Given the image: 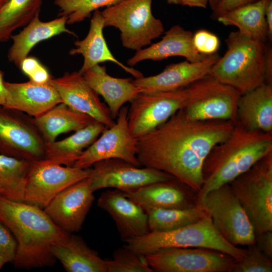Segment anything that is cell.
Returning a JSON list of instances; mask_svg holds the SVG:
<instances>
[{
  "mask_svg": "<svg viewBox=\"0 0 272 272\" xmlns=\"http://www.w3.org/2000/svg\"><path fill=\"white\" fill-rule=\"evenodd\" d=\"M128 110L127 107H121L114 125L105 128L100 138L83 151L73 167L87 169L97 162L108 159H121L141 166L137 156V139L128 129Z\"/></svg>",
  "mask_w": 272,
  "mask_h": 272,
  "instance_id": "obj_14",
  "label": "cell"
},
{
  "mask_svg": "<svg viewBox=\"0 0 272 272\" xmlns=\"http://www.w3.org/2000/svg\"><path fill=\"white\" fill-rule=\"evenodd\" d=\"M258 1L259 0H222L213 11L212 17L216 19L219 15L225 12Z\"/></svg>",
  "mask_w": 272,
  "mask_h": 272,
  "instance_id": "obj_39",
  "label": "cell"
},
{
  "mask_svg": "<svg viewBox=\"0 0 272 272\" xmlns=\"http://www.w3.org/2000/svg\"><path fill=\"white\" fill-rule=\"evenodd\" d=\"M216 52L195 62L187 60L167 65L160 73L133 80L141 92L169 91L186 87L210 75L213 66L220 58Z\"/></svg>",
  "mask_w": 272,
  "mask_h": 272,
  "instance_id": "obj_18",
  "label": "cell"
},
{
  "mask_svg": "<svg viewBox=\"0 0 272 272\" xmlns=\"http://www.w3.org/2000/svg\"><path fill=\"white\" fill-rule=\"evenodd\" d=\"M255 245L267 257L272 258V231L255 235Z\"/></svg>",
  "mask_w": 272,
  "mask_h": 272,
  "instance_id": "obj_40",
  "label": "cell"
},
{
  "mask_svg": "<svg viewBox=\"0 0 272 272\" xmlns=\"http://www.w3.org/2000/svg\"><path fill=\"white\" fill-rule=\"evenodd\" d=\"M152 0H123L101 13L104 26L117 28L123 47L139 50L164 32L162 21L152 11Z\"/></svg>",
  "mask_w": 272,
  "mask_h": 272,
  "instance_id": "obj_7",
  "label": "cell"
},
{
  "mask_svg": "<svg viewBox=\"0 0 272 272\" xmlns=\"http://www.w3.org/2000/svg\"><path fill=\"white\" fill-rule=\"evenodd\" d=\"M208 0H180V5L190 7L206 8Z\"/></svg>",
  "mask_w": 272,
  "mask_h": 272,
  "instance_id": "obj_45",
  "label": "cell"
},
{
  "mask_svg": "<svg viewBox=\"0 0 272 272\" xmlns=\"http://www.w3.org/2000/svg\"><path fill=\"white\" fill-rule=\"evenodd\" d=\"M185 88L187 101L183 110L189 118L199 121L236 122L241 95L236 90L210 75Z\"/></svg>",
  "mask_w": 272,
  "mask_h": 272,
  "instance_id": "obj_9",
  "label": "cell"
},
{
  "mask_svg": "<svg viewBox=\"0 0 272 272\" xmlns=\"http://www.w3.org/2000/svg\"><path fill=\"white\" fill-rule=\"evenodd\" d=\"M93 165L89 178L94 192L107 188L129 190L150 183L176 179L162 171L146 167L141 168L118 159L101 160Z\"/></svg>",
  "mask_w": 272,
  "mask_h": 272,
  "instance_id": "obj_15",
  "label": "cell"
},
{
  "mask_svg": "<svg viewBox=\"0 0 272 272\" xmlns=\"http://www.w3.org/2000/svg\"><path fill=\"white\" fill-rule=\"evenodd\" d=\"M196 203L228 242L237 247L255 244L252 225L229 184L210 191Z\"/></svg>",
  "mask_w": 272,
  "mask_h": 272,
  "instance_id": "obj_8",
  "label": "cell"
},
{
  "mask_svg": "<svg viewBox=\"0 0 272 272\" xmlns=\"http://www.w3.org/2000/svg\"><path fill=\"white\" fill-rule=\"evenodd\" d=\"M192 43L199 53L208 55L216 53L219 47L220 41L215 34L201 29L193 34Z\"/></svg>",
  "mask_w": 272,
  "mask_h": 272,
  "instance_id": "obj_37",
  "label": "cell"
},
{
  "mask_svg": "<svg viewBox=\"0 0 272 272\" xmlns=\"http://www.w3.org/2000/svg\"><path fill=\"white\" fill-rule=\"evenodd\" d=\"M244 258L236 261L233 272H271V259L267 257L255 245L248 246Z\"/></svg>",
  "mask_w": 272,
  "mask_h": 272,
  "instance_id": "obj_36",
  "label": "cell"
},
{
  "mask_svg": "<svg viewBox=\"0 0 272 272\" xmlns=\"http://www.w3.org/2000/svg\"><path fill=\"white\" fill-rule=\"evenodd\" d=\"M229 184L246 212L255 235L272 231V152Z\"/></svg>",
  "mask_w": 272,
  "mask_h": 272,
  "instance_id": "obj_6",
  "label": "cell"
},
{
  "mask_svg": "<svg viewBox=\"0 0 272 272\" xmlns=\"http://www.w3.org/2000/svg\"><path fill=\"white\" fill-rule=\"evenodd\" d=\"M235 122L195 120L183 109L149 133L137 138L141 166L165 172L197 193L202 167L212 149L230 134Z\"/></svg>",
  "mask_w": 272,
  "mask_h": 272,
  "instance_id": "obj_1",
  "label": "cell"
},
{
  "mask_svg": "<svg viewBox=\"0 0 272 272\" xmlns=\"http://www.w3.org/2000/svg\"><path fill=\"white\" fill-rule=\"evenodd\" d=\"M112 259L106 260L107 272H153L145 256L123 246L113 253Z\"/></svg>",
  "mask_w": 272,
  "mask_h": 272,
  "instance_id": "obj_35",
  "label": "cell"
},
{
  "mask_svg": "<svg viewBox=\"0 0 272 272\" xmlns=\"http://www.w3.org/2000/svg\"><path fill=\"white\" fill-rule=\"evenodd\" d=\"M97 205L113 219L123 241L150 232L147 213L121 190L109 189L102 192Z\"/></svg>",
  "mask_w": 272,
  "mask_h": 272,
  "instance_id": "obj_19",
  "label": "cell"
},
{
  "mask_svg": "<svg viewBox=\"0 0 272 272\" xmlns=\"http://www.w3.org/2000/svg\"><path fill=\"white\" fill-rule=\"evenodd\" d=\"M49 82L58 93L63 103L73 109L87 114L107 127L114 125L110 110L79 72H65Z\"/></svg>",
  "mask_w": 272,
  "mask_h": 272,
  "instance_id": "obj_17",
  "label": "cell"
},
{
  "mask_svg": "<svg viewBox=\"0 0 272 272\" xmlns=\"http://www.w3.org/2000/svg\"><path fill=\"white\" fill-rule=\"evenodd\" d=\"M123 0H54L58 17L64 16L67 24L80 23L89 18L92 13L103 7H109Z\"/></svg>",
  "mask_w": 272,
  "mask_h": 272,
  "instance_id": "obj_34",
  "label": "cell"
},
{
  "mask_svg": "<svg viewBox=\"0 0 272 272\" xmlns=\"http://www.w3.org/2000/svg\"><path fill=\"white\" fill-rule=\"evenodd\" d=\"M187 101L186 88L169 91L141 92L130 101L129 131L138 138L153 131L183 109Z\"/></svg>",
  "mask_w": 272,
  "mask_h": 272,
  "instance_id": "obj_11",
  "label": "cell"
},
{
  "mask_svg": "<svg viewBox=\"0 0 272 272\" xmlns=\"http://www.w3.org/2000/svg\"><path fill=\"white\" fill-rule=\"evenodd\" d=\"M150 231H168L195 223L207 214L196 203L184 208L158 209L146 212Z\"/></svg>",
  "mask_w": 272,
  "mask_h": 272,
  "instance_id": "obj_32",
  "label": "cell"
},
{
  "mask_svg": "<svg viewBox=\"0 0 272 272\" xmlns=\"http://www.w3.org/2000/svg\"><path fill=\"white\" fill-rule=\"evenodd\" d=\"M269 0H259L219 15L216 19L225 26H233L242 34L264 42L268 37L265 8Z\"/></svg>",
  "mask_w": 272,
  "mask_h": 272,
  "instance_id": "obj_30",
  "label": "cell"
},
{
  "mask_svg": "<svg viewBox=\"0 0 272 272\" xmlns=\"http://www.w3.org/2000/svg\"><path fill=\"white\" fill-rule=\"evenodd\" d=\"M271 152L272 132L248 129L237 120L229 135L206 158L196 201L210 191L229 184Z\"/></svg>",
  "mask_w": 272,
  "mask_h": 272,
  "instance_id": "obj_3",
  "label": "cell"
},
{
  "mask_svg": "<svg viewBox=\"0 0 272 272\" xmlns=\"http://www.w3.org/2000/svg\"><path fill=\"white\" fill-rule=\"evenodd\" d=\"M154 271L233 272L236 260L204 248H167L144 256Z\"/></svg>",
  "mask_w": 272,
  "mask_h": 272,
  "instance_id": "obj_13",
  "label": "cell"
},
{
  "mask_svg": "<svg viewBox=\"0 0 272 272\" xmlns=\"http://www.w3.org/2000/svg\"><path fill=\"white\" fill-rule=\"evenodd\" d=\"M29 79L37 84H45L49 82L51 77L46 68L42 64Z\"/></svg>",
  "mask_w": 272,
  "mask_h": 272,
  "instance_id": "obj_42",
  "label": "cell"
},
{
  "mask_svg": "<svg viewBox=\"0 0 272 272\" xmlns=\"http://www.w3.org/2000/svg\"><path fill=\"white\" fill-rule=\"evenodd\" d=\"M227 50L211 69L210 75L241 95L265 82L267 47L238 31L225 40Z\"/></svg>",
  "mask_w": 272,
  "mask_h": 272,
  "instance_id": "obj_4",
  "label": "cell"
},
{
  "mask_svg": "<svg viewBox=\"0 0 272 272\" xmlns=\"http://www.w3.org/2000/svg\"><path fill=\"white\" fill-rule=\"evenodd\" d=\"M0 222L17 241L13 263L17 268L53 266L57 259L52 253L51 246L69 234L60 228L43 209L1 195Z\"/></svg>",
  "mask_w": 272,
  "mask_h": 272,
  "instance_id": "obj_2",
  "label": "cell"
},
{
  "mask_svg": "<svg viewBox=\"0 0 272 272\" xmlns=\"http://www.w3.org/2000/svg\"><path fill=\"white\" fill-rule=\"evenodd\" d=\"M30 162L0 154V186L2 196L12 200L24 201L27 174Z\"/></svg>",
  "mask_w": 272,
  "mask_h": 272,
  "instance_id": "obj_33",
  "label": "cell"
},
{
  "mask_svg": "<svg viewBox=\"0 0 272 272\" xmlns=\"http://www.w3.org/2000/svg\"><path fill=\"white\" fill-rule=\"evenodd\" d=\"M124 242V246L143 256L167 248L198 247L219 251L239 261L247 252L246 249L235 246L225 239L207 214L188 225L168 231H150Z\"/></svg>",
  "mask_w": 272,
  "mask_h": 272,
  "instance_id": "obj_5",
  "label": "cell"
},
{
  "mask_svg": "<svg viewBox=\"0 0 272 272\" xmlns=\"http://www.w3.org/2000/svg\"><path fill=\"white\" fill-rule=\"evenodd\" d=\"M6 263H7V262L5 259L0 254V270Z\"/></svg>",
  "mask_w": 272,
  "mask_h": 272,
  "instance_id": "obj_48",
  "label": "cell"
},
{
  "mask_svg": "<svg viewBox=\"0 0 272 272\" xmlns=\"http://www.w3.org/2000/svg\"><path fill=\"white\" fill-rule=\"evenodd\" d=\"M45 146L34 117L0 106V154L31 163L44 159Z\"/></svg>",
  "mask_w": 272,
  "mask_h": 272,
  "instance_id": "obj_10",
  "label": "cell"
},
{
  "mask_svg": "<svg viewBox=\"0 0 272 272\" xmlns=\"http://www.w3.org/2000/svg\"><path fill=\"white\" fill-rule=\"evenodd\" d=\"M192 33L179 25L172 26L159 41L136 51L127 61L132 67L146 60H161L172 56H182L186 60L198 62L208 55L199 53L192 43Z\"/></svg>",
  "mask_w": 272,
  "mask_h": 272,
  "instance_id": "obj_22",
  "label": "cell"
},
{
  "mask_svg": "<svg viewBox=\"0 0 272 272\" xmlns=\"http://www.w3.org/2000/svg\"><path fill=\"white\" fill-rule=\"evenodd\" d=\"M43 1L8 0L0 7V43L8 41L14 31L40 13Z\"/></svg>",
  "mask_w": 272,
  "mask_h": 272,
  "instance_id": "obj_31",
  "label": "cell"
},
{
  "mask_svg": "<svg viewBox=\"0 0 272 272\" xmlns=\"http://www.w3.org/2000/svg\"><path fill=\"white\" fill-rule=\"evenodd\" d=\"M8 0H0V7L3 6Z\"/></svg>",
  "mask_w": 272,
  "mask_h": 272,
  "instance_id": "obj_50",
  "label": "cell"
},
{
  "mask_svg": "<svg viewBox=\"0 0 272 272\" xmlns=\"http://www.w3.org/2000/svg\"><path fill=\"white\" fill-rule=\"evenodd\" d=\"M237 120L248 129L272 132V84L264 82L240 96Z\"/></svg>",
  "mask_w": 272,
  "mask_h": 272,
  "instance_id": "obj_27",
  "label": "cell"
},
{
  "mask_svg": "<svg viewBox=\"0 0 272 272\" xmlns=\"http://www.w3.org/2000/svg\"><path fill=\"white\" fill-rule=\"evenodd\" d=\"M51 250L67 272H107L106 260L78 236L69 233Z\"/></svg>",
  "mask_w": 272,
  "mask_h": 272,
  "instance_id": "obj_26",
  "label": "cell"
},
{
  "mask_svg": "<svg viewBox=\"0 0 272 272\" xmlns=\"http://www.w3.org/2000/svg\"><path fill=\"white\" fill-rule=\"evenodd\" d=\"M10 230L0 222V254L7 262L14 260L17 242Z\"/></svg>",
  "mask_w": 272,
  "mask_h": 272,
  "instance_id": "obj_38",
  "label": "cell"
},
{
  "mask_svg": "<svg viewBox=\"0 0 272 272\" xmlns=\"http://www.w3.org/2000/svg\"><path fill=\"white\" fill-rule=\"evenodd\" d=\"M3 77V73L0 71V106H3L5 104L7 95V91Z\"/></svg>",
  "mask_w": 272,
  "mask_h": 272,
  "instance_id": "obj_46",
  "label": "cell"
},
{
  "mask_svg": "<svg viewBox=\"0 0 272 272\" xmlns=\"http://www.w3.org/2000/svg\"><path fill=\"white\" fill-rule=\"evenodd\" d=\"M89 177L58 193L43 209L51 219L67 233L81 229L94 200Z\"/></svg>",
  "mask_w": 272,
  "mask_h": 272,
  "instance_id": "obj_16",
  "label": "cell"
},
{
  "mask_svg": "<svg viewBox=\"0 0 272 272\" xmlns=\"http://www.w3.org/2000/svg\"><path fill=\"white\" fill-rule=\"evenodd\" d=\"M104 27L101 11L99 10L95 11L91 19L90 29L87 36L82 40L75 41V47L69 52L70 55L80 54L84 58L83 64L79 73L83 74L97 64L109 61L116 64L135 79L144 77L140 71L124 65L114 56L104 36Z\"/></svg>",
  "mask_w": 272,
  "mask_h": 272,
  "instance_id": "obj_23",
  "label": "cell"
},
{
  "mask_svg": "<svg viewBox=\"0 0 272 272\" xmlns=\"http://www.w3.org/2000/svg\"><path fill=\"white\" fill-rule=\"evenodd\" d=\"M265 19L268 29V37L272 38V0H269L265 8Z\"/></svg>",
  "mask_w": 272,
  "mask_h": 272,
  "instance_id": "obj_44",
  "label": "cell"
},
{
  "mask_svg": "<svg viewBox=\"0 0 272 272\" xmlns=\"http://www.w3.org/2000/svg\"><path fill=\"white\" fill-rule=\"evenodd\" d=\"M34 120L46 144L55 141L61 133L78 131L96 121L63 102L34 117Z\"/></svg>",
  "mask_w": 272,
  "mask_h": 272,
  "instance_id": "obj_29",
  "label": "cell"
},
{
  "mask_svg": "<svg viewBox=\"0 0 272 272\" xmlns=\"http://www.w3.org/2000/svg\"><path fill=\"white\" fill-rule=\"evenodd\" d=\"M66 22L64 16L47 22L42 21L39 18V13L37 14L22 31L11 36L13 43L8 53L9 60L19 67L22 61L41 41L63 33L76 36L74 32L66 28Z\"/></svg>",
  "mask_w": 272,
  "mask_h": 272,
  "instance_id": "obj_25",
  "label": "cell"
},
{
  "mask_svg": "<svg viewBox=\"0 0 272 272\" xmlns=\"http://www.w3.org/2000/svg\"><path fill=\"white\" fill-rule=\"evenodd\" d=\"M4 192L3 189L0 186V195H2Z\"/></svg>",
  "mask_w": 272,
  "mask_h": 272,
  "instance_id": "obj_51",
  "label": "cell"
},
{
  "mask_svg": "<svg viewBox=\"0 0 272 272\" xmlns=\"http://www.w3.org/2000/svg\"><path fill=\"white\" fill-rule=\"evenodd\" d=\"M222 0H208V4L213 11L218 6Z\"/></svg>",
  "mask_w": 272,
  "mask_h": 272,
  "instance_id": "obj_47",
  "label": "cell"
},
{
  "mask_svg": "<svg viewBox=\"0 0 272 272\" xmlns=\"http://www.w3.org/2000/svg\"><path fill=\"white\" fill-rule=\"evenodd\" d=\"M7 91L3 107L36 117L62 102L58 93L49 82L37 84L5 82Z\"/></svg>",
  "mask_w": 272,
  "mask_h": 272,
  "instance_id": "obj_20",
  "label": "cell"
},
{
  "mask_svg": "<svg viewBox=\"0 0 272 272\" xmlns=\"http://www.w3.org/2000/svg\"><path fill=\"white\" fill-rule=\"evenodd\" d=\"M187 188L188 187L175 179L122 191L146 212L154 209L184 208L195 205L196 198L192 197Z\"/></svg>",
  "mask_w": 272,
  "mask_h": 272,
  "instance_id": "obj_21",
  "label": "cell"
},
{
  "mask_svg": "<svg viewBox=\"0 0 272 272\" xmlns=\"http://www.w3.org/2000/svg\"><path fill=\"white\" fill-rule=\"evenodd\" d=\"M93 169L62 166L42 160L30 163L24 202L44 209L58 193L90 177Z\"/></svg>",
  "mask_w": 272,
  "mask_h": 272,
  "instance_id": "obj_12",
  "label": "cell"
},
{
  "mask_svg": "<svg viewBox=\"0 0 272 272\" xmlns=\"http://www.w3.org/2000/svg\"><path fill=\"white\" fill-rule=\"evenodd\" d=\"M82 75L90 86L104 99L113 119L117 116L124 103L141 92L133 80L112 77L107 73L104 65L97 64Z\"/></svg>",
  "mask_w": 272,
  "mask_h": 272,
  "instance_id": "obj_24",
  "label": "cell"
},
{
  "mask_svg": "<svg viewBox=\"0 0 272 272\" xmlns=\"http://www.w3.org/2000/svg\"><path fill=\"white\" fill-rule=\"evenodd\" d=\"M169 4L180 5V0H166Z\"/></svg>",
  "mask_w": 272,
  "mask_h": 272,
  "instance_id": "obj_49",
  "label": "cell"
},
{
  "mask_svg": "<svg viewBox=\"0 0 272 272\" xmlns=\"http://www.w3.org/2000/svg\"><path fill=\"white\" fill-rule=\"evenodd\" d=\"M265 69V83L272 84V53L269 47L267 48Z\"/></svg>",
  "mask_w": 272,
  "mask_h": 272,
  "instance_id": "obj_43",
  "label": "cell"
},
{
  "mask_svg": "<svg viewBox=\"0 0 272 272\" xmlns=\"http://www.w3.org/2000/svg\"><path fill=\"white\" fill-rule=\"evenodd\" d=\"M106 127L103 124L95 121L64 139L46 144L44 160L58 165L73 166L83 150L89 147Z\"/></svg>",
  "mask_w": 272,
  "mask_h": 272,
  "instance_id": "obj_28",
  "label": "cell"
},
{
  "mask_svg": "<svg viewBox=\"0 0 272 272\" xmlns=\"http://www.w3.org/2000/svg\"><path fill=\"white\" fill-rule=\"evenodd\" d=\"M41 65L36 58L27 56L22 61L19 67L24 74L30 78Z\"/></svg>",
  "mask_w": 272,
  "mask_h": 272,
  "instance_id": "obj_41",
  "label": "cell"
}]
</instances>
